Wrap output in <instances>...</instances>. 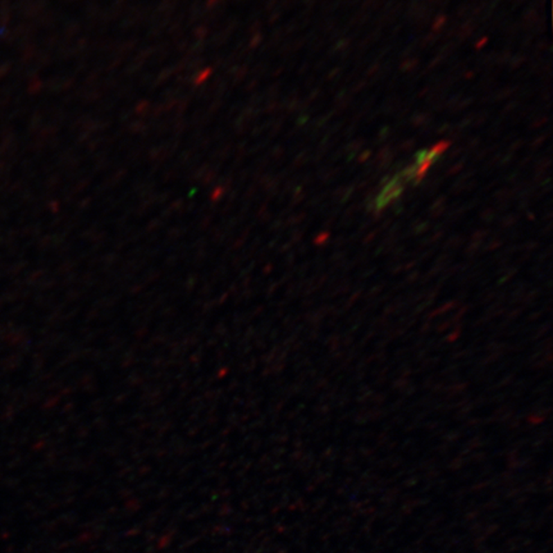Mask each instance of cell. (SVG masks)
<instances>
[{
  "label": "cell",
  "instance_id": "9a60e30c",
  "mask_svg": "<svg viewBox=\"0 0 553 553\" xmlns=\"http://www.w3.org/2000/svg\"><path fill=\"white\" fill-rule=\"evenodd\" d=\"M510 59H511V55H510V53H509V51H504L502 55H500V57H498V59H497V62H498L500 64H504V63L510 62Z\"/></svg>",
  "mask_w": 553,
  "mask_h": 553
},
{
  "label": "cell",
  "instance_id": "cb8c5ba5",
  "mask_svg": "<svg viewBox=\"0 0 553 553\" xmlns=\"http://www.w3.org/2000/svg\"><path fill=\"white\" fill-rule=\"evenodd\" d=\"M523 143H524V141H521V140L516 141V143H512L510 150H511L512 152H514V151L519 150L520 148L523 146Z\"/></svg>",
  "mask_w": 553,
  "mask_h": 553
},
{
  "label": "cell",
  "instance_id": "4fadbf2b",
  "mask_svg": "<svg viewBox=\"0 0 553 553\" xmlns=\"http://www.w3.org/2000/svg\"><path fill=\"white\" fill-rule=\"evenodd\" d=\"M464 168V163H456L453 167H451V169L448 170V176H453V175H457V173H460L461 169Z\"/></svg>",
  "mask_w": 553,
  "mask_h": 553
},
{
  "label": "cell",
  "instance_id": "d4e9b609",
  "mask_svg": "<svg viewBox=\"0 0 553 553\" xmlns=\"http://www.w3.org/2000/svg\"><path fill=\"white\" fill-rule=\"evenodd\" d=\"M515 108H516V103H510V104H509V105L504 108L503 113H504V114H507L509 112H511V110L515 109Z\"/></svg>",
  "mask_w": 553,
  "mask_h": 553
},
{
  "label": "cell",
  "instance_id": "3957f363",
  "mask_svg": "<svg viewBox=\"0 0 553 553\" xmlns=\"http://www.w3.org/2000/svg\"><path fill=\"white\" fill-rule=\"evenodd\" d=\"M450 146H451V141H441V143H437L429 151L432 152V155L434 158L438 159L441 155H444V152L450 149Z\"/></svg>",
  "mask_w": 553,
  "mask_h": 553
},
{
  "label": "cell",
  "instance_id": "ac0fdd59",
  "mask_svg": "<svg viewBox=\"0 0 553 553\" xmlns=\"http://www.w3.org/2000/svg\"><path fill=\"white\" fill-rule=\"evenodd\" d=\"M388 136H389V130L386 127V128H383V130L379 132V134H378L379 141H385V140H387Z\"/></svg>",
  "mask_w": 553,
  "mask_h": 553
},
{
  "label": "cell",
  "instance_id": "7a4b0ae2",
  "mask_svg": "<svg viewBox=\"0 0 553 553\" xmlns=\"http://www.w3.org/2000/svg\"><path fill=\"white\" fill-rule=\"evenodd\" d=\"M415 172H416V164L407 166V167L403 168V170L396 176V178H397L401 184H406V182H409L411 179H414Z\"/></svg>",
  "mask_w": 553,
  "mask_h": 553
},
{
  "label": "cell",
  "instance_id": "f1b7e54d",
  "mask_svg": "<svg viewBox=\"0 0 553 553\" xmlns=\"http://www.w3.org/2000/svg\"><path fill=\"white\" fill-rule=\"evenodd\" d=\"M353 130H355V127H351V128H349V130L346 131V136H351L352 132H353Z\"/></svg>",
  "mask_w": 553,
  "mask_h": 553
},
{
  "label": "cell",
  "instance_id": "ba28073f",
  "mask_svg": "<svg viewBox=\"0 0 553 553\" xmlns=\"http://www.w3.org/2000/svg\"><path fill=\"white\" fill-rule=\"evenodd\" d=\"M362 145H364V140L359 139V140H353V141L349 143L346 149H347V151H349L350 154H356V152L362 148Z\"/></svg>",
  "mask_w": 553,
  "mask_h": 553
},
{
  "label": "cell",
  "instance_id": "ffe728a7",
  "mask_svg": "<svg viewBox=\"0 0 553 553\" xmlns=\"http://www.w3.org/2000/svg\"><path fill=\"white\" fill-rule=\"evenodd\" d=\"M545 137H547L545 134V136H543V134H542V136H539V137H538L536 140H534V141H533V145H532V148H538V146H541V145H542V143H545Z\"/></svg>",
  "mask_w": 553,
  "mask_h": 553
},
{
  "label": "cell",
  "instance_id": "2e32d148",
  "mask_svg": "<svg viewBox=\"0 0 553 553\" xmlns=\"http://www.w3.org/2000/svg\"><path fill=\"white\" fill-rule=\"evenodd\" d=\"M414 145H415V141H414V140H407V141H405V143H401L400 149H401L403 151H409L410 149L414 148Z\"/></svg>",
  "mask_w": 553,
  "mask_h": 553
},
{
  "label": "cell",
  "instance_id": "9c48e42d",
  "mask_svg": "<svg viewBox=\"0 0 553 553\" xmlns=\"http://www.w3.org/2000/svg\"><path fill=\"white\" fill-rule=\"evenodd\" d=\"M437 39H438V35L434 34V33H429V34L425 35L424 37H423V40H421V46H429V45H433L434 42H436Z\"/></svg>",
  "mask_w": 553,
  "mask_h": 553
},
{
  "label": "cell",
  "instance_id": "52a82bcc",
  "mask_svg": "<svg viewBox=\"0 0 553 553\" xmlns=\"http://www.w3.org/2000/svg\"><path fill=\"white\" fill-rule=\"evenodd\" d=\"M446 21H447V18H446V16H444V15H442V16H438V17L434 19L433 26H432V33L437 34L438 31H441L444 24H446Z\"/></svg>",
  "mask_w": 553,
  "mask_h": 553
},
{
  "label": "cell",
  "instance_id": "7c38bea8",
  "mask_svg": "<svg viewBox=\"0 0 553 553\" xmlns=\"http://www.w3.org/2000/svg\"><path fill=\"white\" fill-rule=\"evenodd\" d=\"M514 94V89L512 87H507V89H504L502 91L500 92L497 96H495V99L497 100H501V99H506V98H509L510 95Z\"/></svg>",
  "mask_w": 553,
  "mask_h": 553
},
{
  "label": "cell",
  "instance_id": "83f0119b",
  "mask_svg": "<svg viewBox=\"0 0 553 553\" xmlns=\"http://www.w3.org/2000/svg\"><path fill=\"white\" fill-rule=\"evenodd\" d=\"M486 44V37H484V39H482V40H479L478 44H477V49H480V48H483V46H484Z\"/></svg>",
  "mask_w": 553,
  "mask_h": 553
},
{
  "label": "cell",
  "instance_id": "8fae6325",
  "mask_svg": "<svg viewBox=\"0 0 553 553\" xmlns=\"http://www.w3.org/2000/svg\"><path fill=\"white\" fill-rule=\"evenodd\" d=\"M486 118H488V114L486 113H480L478 116H474V119H473V122L475 123V126H483L484 123H486Z\"/></svg>",
  "mask_w": 553,
  "mask_h": 553
},
{
  "label": "cell",
  "instance_id": "e0dca14e",
  "mask_svg": "<svg viewBox=\"0 0 553 553\" xmlns=\"http://www.w3.org/2000/svg\"><path fill=\"white\" fill-rule=\"evenodd\" d=\"M379 71H380V66H379V63H376V64H373L371 68L369 69L368 73H367V75H368L369 77H373V76L378 75V73H379Z\"/></svg>",
  "mask_w": 553,
  "mask_h": 553
},
{
  "label": "cell",
  "instance_id": "30bf717a",
  "mask_svg": "<svg viewBox=\"0 0 553 553\" xmlns=\"http://www.w3.org/2000/svg\"><path fill=\"white\" fill-rule=\"evenodd\" d=\"M524 60H525V58L523 55H516V57L510 59V67H511V69H516L524 63Z\"/></svg>",
  "mask_w": 553,
  "mask_h": 553
},
{
  "label": "cell",
  "instance_id": "44dd1931",
  "mask_svg": "<svg viewBox=\"0 0 553 553\" xmlns=\"http://www.w3.org/2000/svg\"><path fill=\"white\" fill-rule=\"evenodd\" d=\"M545 122H547V118H539L538 121H536V122L532 125V128H539V127L543 126Z\"/></svg>",
  "mask_w": 553,
  "mask_h": 553
},
{
  "label": "cell",
  "instance_id": "d6986e66",
  "mask_svg": "<svg viewBox=\"0 0 553 553\" xmlns=\"http://www.w3.org/2000/svg\"><path fill=\"white\" fill-rule=\"evenodd\" d=\"M479 143H480V140H479V137H473L471 140H469V143H468V148H469V149H475V148H478Z\"/></svg>",
  "mask_w": 553,
  "mask_h": 553
},
{
  "label": "cell",
  "instance_id": "7402d4cb",
  "mask_svg": "<svg viewBox=\"0 0 553 553\" xmlns=\"http://www.w3.org/2000/svg\"><path fill=\"white\" fill-rule=\"evenodd\" d=\"M365 85H367V82H365V81H360V82H358V84L355 85V87L352 89V91L353 92L360 91V90H362V89L365 87Z\"/></svg>",
  "mask_w": 553,
  "mask_h": 553
},
{
  "label": "cell",
  "instance_id": "4316f807",
  "mask_svg": "<svg viewBox=\"0 0 553 553\" xmlns=\"http://www.w3.org/2000/svg\"><path fill=\"white\" fill-rule=\"evenodd\" d=\"M447 130H450V126H448V123H444V126L438 130V134H444Z\"/></svg>",
  "mask_w": 553,
  "mask_h": 553
},
{
  "label": "cell",
  "instance_id": "5b68a950",
  "mask_svg": "<svg viewBox=\"0 0 553 553\" xmlns=\"http://www.w3.org/2000/svg\"><path fill=\"white\" fill-rule=\"evenodd\" d=\"M429 121H430V116L427 113H416V114H414V117L411 118V123L416 127L428 125Z\"/></svg>",
  "mask_w": 553,
  "mask_h": 553
},
{
  "label": "cell",
  "instance_id": "484cf974",
  "mask_svg": "<svg viewBox=\"0 0 553 553\" xmlns=\"http://www.w3.org/2000/svg\"><path fill=\"white\" fill-rule=\"evenodd\" d=\"M338 73H340V69H337V68H335V69H333L331 73H328V80H332V78H335V76L338 75Z\"/></svg>",
  "mask_w": 553,
  "mask_h": 553
},
{
  "label": "cell",
  "instance_id": "5bb4252c",
  "mask_svg": "<svg viewBox=\"0 0 553 553\" xmlns=\"http://www.w3.org/2000/svg\"><path fill=\"white\" fill-rule=\"evenodd\" d=\"M370 155H371V152H370V151H362L361 154H359V157H358V161L361 163V164H364V163H367V161H368L369 158H370Z\"/></svg>",
  "mask_w": 553,
  "mask_h": 553
},
{
  "label": "cell",
  "instance_id": "8992f818",
  "mask_svg": "<svg viewBox=\"0 0 553 553\" xmlns=\"http://www.w3.org/2000/svg\"><path fill=\"white\" fill-rule=\"evenodd\" d=\"M418 67V59H406L401 64V71L403 72H411Z\"/></svg>",
  "mask_w": 553,
  "mask_h": 553
},
{
  "label": "cell",
  "instance_id": "277c9868",
  "mask_svg": "<svg viewBox=\"0 0 553 553\" xmlns=\"http://www.w3.org/2000/svg\"><path fill=\"white\" fill-rule=\"evenodd\" d=\"M473 31H474V25H473V22L468 21L461 26L459 31H456V35H457L459 40H465L469 37L470 35L473 34Z\"/></svg>",
  "mask_w": 553,
  "mask_h": 553
},
{
  "label": "cell",
  "instance_id": "603a6c76",
  "mask_svg": "<svg viewBox=\"0 0 553 553\" xmlns=\"http://www.w3.org/2000/svg\"><path fill=\"white\" fill-rule=\"evenodd\" d=\"M461 148H456V149H453V151H450V159H453V158H456V157H459L461 154Z\"/></svg>",
  "mask_w": 553,
  "mask_h": 553
},
{
  "label": "cell",
  "instance_id": "6da1fadb",
  "mask_svg": "<svg viewBox=\"0 0 553 553\" xmlns=\"http://www.w3.org/2000/svg\"><path fill=\"white\" fill-rule=\"evenodd\" d=\"M434 161H436L434 159H425L416 164V172H415V177H414L416 184H419L420 181H423V178L425 177L428 170L433 166Z\"/></svg>",
  "mask_w": 553,
  "mask_h": 553
}]
</instances>
